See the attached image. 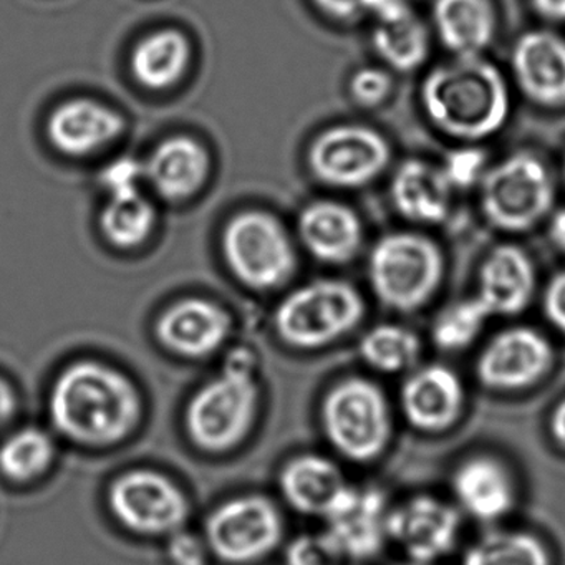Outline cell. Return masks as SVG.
Here are the masks:
<instances>
[{"mask_svg":"<svg viewBox=\"0 0 565 565\" xmlns=\"http://www.w3.org/2000/svg\"><path fill=\"white\" fill-rule=\"evenodd\" d=\"M390 502L382 489L350 484L323 515L327 537L343 561L366 562L379 557L388 544Z\"/></svg>","mask_w":565,"mask_h":565,"instance_id":"obj_14","label":"cell"},{"mask_svg":"<svg viewBox=\"0 0 565 565\" xmlns=\"http://www.w3.org/2000/svg\"><path fill=\"white\" fill-rule=\"evenodd\" d=\"M284 519L264 495L230 499L207 515L204 541L214 557L246 565L269 555L282 541Z\"/></svg>","mask_w":565,"mask_h":565,"instance_id":"obj_9","label":"cell"},{"mask_svg":"<svg viewBox=\"0 0 565 565\" xmlns=\"http://www.w3.org/2000/svg\"><path fill=\"white\" fill-rule=\"evenodd\" d=\"M363 0H316V4L322 9L330 18L340 19V21H349L362 14Z\"/></svg>","mask_w":565,"mask_h":565,"instance_id":"obj_40","label":"cell"},{"mask_svg":"<svg viewBox=\"0 0 565 565\" xmlns=\"http://www.w3.org/2000/svg\"><path fill=\"white\" fill-rule=\"evenodd\" d=\"M157 221L153 204L141 193L110 198L102 211L105 237L118 247H137L150 236Z\"/></svg>","mask_w":565,"mask_h":565,"instance_id":"obj_31","label":"cell"},{"mask_svg":"<svg viewBox=\"0 0 565 565\" xmlns=\"http://www.w3.org/2000/svg\"><path fill=\"white\" fill-rule=\"evenodd\" d=\"M388 542L406 561L433 565L448 557L461 537L462 514L455 502L435 494H415L390 505Z\"/></svg>","mask_w":565,"mask_h":565,"instance_id":"obj_12","label":"cell"},{"mask_svg":"<svg viewBox=\"0 0 565 565\" xmlns=\"http://www.w3.org/2000/svg\"><path fill=\"white\" fill-rule=\"evenodd\" d=\"M350 95L363 108H375L385 104L393 92V81L382 68L366 67L350 78Z\"/></svg>","mask_w":565,"mask_h":565,"instance_id":"obj_35","label":"cell"},{"mask_svg":"<svg viewBox=\"0 0 565 565\" xmlns=\"http://www.w3.org/2000/svg\"><path fill=\"white\" fill-rule=\"evenodd\" d=\"M519 90L545 108L565 105V39L548 31H531L518 39L511 57Z\"/></svg>","mask_w":565,"mask_h":565,"instance_id":"obj_17","label":"cell"},{"mask_svg":"<svg viewBox=\"0 0 565 565\" xmlns=\"http://www.w3.org/2000/svg\"><path fill=\"white\" fill-rule=\"evenodd\" d=\"M548 239L565 254V210L557 211L548 223Z\"/></svg>","mask_w":565,"mask_h":565,"instance_id":"obj_44","label":"cell"},{"mask_svg":"<svg viewBox=\"0 0 565 565\" xmlns=\"http://www.w3.org/2000/svg\"><path fill=\"white\" fill-rule=\"evenodd\" d=\"M170 537L168 555L174 565H206L210 548L204 539L183 529L174 532Z\"/></svg>","mask_w":565,"mask_h":565,"instance_id":"obj_37","label":"cell"},{"mask_svg":"<svg viewBox=\"0 0 565 565\" xmlns=\"http://www.w3.org/2000/svg\"><path fill=\"white\" fill-rule=\"evenodd\" d=\"M280 492L296 511L323 518L349 489L340 466L322 455H300L284 466Z\"/></svg>","mask_w":565,"mask_h":565,"instance_id":"obj_22","label":"cell"},{"mask_svg":"<svg viewBox=\"0 0 565 565\" xmlns=\"http://www.w3.org/2000/svg\"><path fill=\"white\" fill-rule=\"evenodd\" d=\"M362 9L363 12L375 15L379 24L399 21L413 14L408 0H363Z\"/></svg>","mask_w":565,"mask_h":565,"instance_id":"obj_39","label":"cell"},{"mask_svg":"<svg viewBox=\"0 0 565 565\" xmlns=\"http://www.w3.org/2000/svg\"><path fill=\"white\" fill-rule=\"evenodd\" d=\"M124 130V117L92 98L58 105L47 121L49 140L68 157L94 154L114 143Z\"/></svg>","mask_w":565,"mask_h":565,"instance_id":"obj_19","label":"cell"},{"mask_svg":"<svg viewBox=\"0 0 565 565\" xmlns=\"http://www.w3.org/2000/svg\"><path fill=\"white\" fill-rule=\"evenodd\" d=\"M551 340L532 327L495 333L476 359V380L495 393H521L537 386L554 369Z\"/></svg>","mask_w":565,"mask_h":565,"instance_id":"obj_13","label":"cell"},{"mask_svg":"<svg viewBox=\"0 0 565 565\" xmlns=\"http://www.w3.org/2000/svg\"><path fill=\"white\" fill-rule=\"evenodd\" d=\"M108 504L117 521L143 535L174 534L190 515L183 489L151 469H134L118 476L108 489Z\"/></svg>","mask_w":565,"mask_h":565,"instance_id":"obj_10","label":"cell"},{"mask_svg":"<svg viewBox=\"0 0 565 565\" xmlns=\"http://www.w3.org/2000/svg\"><path fill=\"white\" fill-rule=\"evenodd\" d=\"M223 253L234 276L254 289H274L296 269V250L282 224L267 213L247 211L227 223Z\"/></svg>","mask_w":565,"mask_h":565,"instance_id":"obj_8","label":"cell"},{"mask_svg":"<svg viewBox=\"0 0 565 565\" xmlns=\"http://www.w3.org/2000/svg\"><path fill=\"white\" fill-rule=\"evenodd\" d=\"M373 47L379 57L396 72H413L425 64L429 54V35L415 14L376 25Z\"/></svg>","mask_w":565,"mask_h":565,"instance_id":"obj_30","label":"cell"},{"mask_svg":"<svg viewBox=\"0 0 565 565\" xmlns=\"http://www.w3.org/2000/svg\"><path fill=\"white\" fill-rule=\"evenodd\" d=\"M544 316L555 330L565 335V270L555 274L544 290Z\"/></svg>","mask_w":565,"mask_h":565,"instance_id":"obj_38","label":"cell"},{"mask_svg":"<svg viewBox=\"0 0 565 565\" xmlns=\"http://www.w3.org/2000/svg\"><path fill=\"white\" fill-rule=\"evenodd\" d=\"M145 178L143 164L134 158H118L102 171L100 181L110 198L140 193V181Z\"/></svg>","mask_w":565,"mask_h":565,"instance_id":"obj_36","label":"cell"},{"mask_svg":"<svg viewBox=\"0 0 565 565\" xmlns=\"http://www.w3.org/2000/svg\"><path fill=\"white\" fill-rule=\"evenodd\" d=\"M392 147L365 125H335L322 131L309 150V164L320 183L333 188H360L388 168Z\"/></svg>","mask_w":565,"mask_h":565,"instance_id":"obj_11","label":"cell"},{"mask_svg":"<svg viewBox=\"0 0 565 565\" xmlns=\"http://www.w3.org/2000/svg\"><path fill=\"white\" fill-rule=\"evenodd\" d=\"M287 565H342L343 557L326 532L303 534L290 542L286 552Z\"/></svg>","mask_w":565,"mask_h":565,"instance_id":"obj_34","label":"cell"},{"mask_svg":"<svg viewBox=\"0 0 565 565\" xmlns=\"http://www.w3.org/2000/svg\"><path fill=\"white\" fill-rule=\"evenodd\" d=\"M231 317L210 300L191 297L161 313L157 335L170 352L188 359L213 355L230 339Z\"/></svg>","mask_w":565,"mask_h":565,"instance_id":"obj_18","label":"cell"},{"mask_svg":"<svg viewBox=\"0 0 565 565\" xmlns=\"http://www.w3.org/2000/svg\"><path fill=\"white\" fill-rule=\"evenodd\" d=\"M554 203V181L534 154H511L486 171L481 211L495 230L524 233L541 223Z\"/></svg>","mask_w":565,"mask_h":565,"instance_id":"obj_7","label":"cell"},{"mask_svg":"<svg viewBox=\"0 0 565 565\" xmlns=\"http://www.w3.org/2000/svg\"><path fill=\"white\" fill-rule=\"evenodd\" d=\"M489 317L491 313L478 297L452 303L433 323V342L443 352H462L476 342Z\"/></svg>","mask_w":565,"mask_h":565,"instance_id":"obj_32","label":"cell"},{"mask_svg":"<svg viewBox=\"0 0 565 565\" xmlns=\"http://www.w3.org/2000/svg\"><path fill=\"white\" fill-rule=\"evenodd\" d=\"M18 395H15L11 383L6 382L4 379H0V429L12 422L15 413H18Z\"/></svg>","mask_w":565,"mask_h":565,"instance_id":"obj_42","label":"cell"},{"mask_svg":"<svg viewBox=\"0 0 565 565\" xmlns=\"http://www.w3.org/2000/svg\"><path fill=\"white\" fill-rule=\"evenodd\" d=\"M365 317L362 294L343 280H316L290 292L276 310L280 339L300 350H317L352 332Z\"/></svg>","mask_w":565,"mask_h":565,"instance_id":"obj_6","label":"cell"},{"mask_svg":"<svg viewBox=\"0 0 565 565\" xmlns=\"http://www.w3.org/2000/svg\"><path fill=\"white\" fill-rule=\"evenodd\" d=\"M422 107L436 130L476 143L504 127L511 97L501 72L482 55L456 57L426 75Z\"/></svg>","mask_w":565,"mask_h":565,"instance_id":"obj_2","label":"cell"},{"mask_svg":"<svg viewBox=\"0 0 565 565\" xmlns=\"http://www.w3.org/2000/svg\"><path fill=\"white\" fill-rule=\"evenodd\" d=\"M441 171L452 190H469L484 177L486 153L476 147L456 148L445 158Z\"/></svg>","mask_w":565,"mask_h":565,"instance_id":"obj_33","label":"cell"},{"mask_svg":"<svg viewBox=\"0 0 565 565\" xmlns=\"http://www.w3.org/2000/svg\"><path fill=\"white\" fill-rule=\"evenodd\" d=\"M535 292V267L514 244L492 249L479 270L478 299L492 316H518Z\"/></svg>","mask_w":565,"mask_h":565,"instance_id":"obj_20","label":"cell"},{"mask_svg":"<svg viewBox=\"0 0 565 565\" xmlns=\"http://www.w3.org/2000/svg\"><path fill=\"white\" fill-rule=\"evenodd\" d=\"M433 21L439 41L456 57H479L495 34L489 0H435Z\"/></svg>","mask_w":565,"mask_h":565,"instance_id":"obj_25","label":"cell"},{"mask_svg":"<svg viewBox=\"0 0 565 565\" xmlns=\"http://www.w3.org/2000/svg\"><path fill=\"white\" fill-rule=\"evenodd\" d=\"M451 191L441 168L423 160L399 164L392 181V201L405 220L419 224H438L448 217Z\"/></svg>","mask_w":565,"mask_h":565,"instance_id":"obj_24","label":"cell"},{"mask_svg":"<svg viewBox=\"0 0 565 565\" xmlns=\"http://www.w3.org/2000/svg\"><path fill=\"white\" fill-rule=\"evenodd\" d=\"M191 62V44L183 32L168 29L147 35L131 54V72L138 84L164 90L181 81Z\"/></svg>","mask_w":565,"mask_h":565,"instance_id":"obj_26","label":"cell"},{"mask_svg":"<svg viewBox=\"0 0 565 565\" xmlns=\"http://www.w3.org/2000/svg\"><path fill=\"white\" fill-rule=\"evenodd\" d=\"M210 157L200 141L173 137L161 141L145 164V178L164 200L193 196L207 178Z\"/></svg>","mask_w":565,"mask_h":565,"instance_id":"obj_23","label":"cell"},{"mask_svg":"<svg viewBox=\"0 0 565 565\" xmlns=\"http://www.w3.org/2000/svg\"><path fill=\"white\" fill-rule=\"evenodd\" d=\"M363 362L383 375L412 372L422 356V340L413 330L396 323H379L360 339Z\"/></svg>","mask_w":565,"mask_h":565,"instance_id":"obj_28","label":"cell"},{"mask_svg":"<svg viewBox=\"0 0 565 565\" xmlns=\"http://www.w3.org/2000/svg\"><path fill=\"white\" fill-rule=\"evenodd\" d=\"M299 234L303 246L327 264H345L359 254L363 224L355 211L337 201H316L300 213Z\"/></svg>","mask_w":565,"mask_h":565,"instance_id":"obj_21","label":"cell"},{"mask_svg":"<svg viewBox=\"0 0 565 565\" xmlns=\"http://www.w3.org/2000/svg\"><path fill=\"white\" fill-rule=\"evenodd\" d=\"M459 565H555L547 542L525 529H491L476 539Z\"/></svg>","mask_w":565,"mask_h":565,"instance_id":"obj_27","label":"cell"},{"mask_svg":"<svg viewBox=\"0 0 565 565\" xmlns=\"http://www.w3.org/2000/svg\"><path fill=\"white\" fill-rule=\"evenodd\" d=\"M402 565H419V564H413V562L406 561L405 564H402Z\"/></svg>","mask_w":565,"mask_h":565,"instance_id":"obj_45","label":"cell"},{"mask_svg":"<svg viewBox=\"0 0 565 565\" xmlns=\"http://www.w3.org/2000/svg\"><path fill=\"white\" fill-rule=\"evenodd\" d=\"M403 419L423 435H441L461 422L466 386L445 363H428L408 372L398 393Z\"/></svg>","mask_w":565,"mask_h":565,"instance_id":"obj_15","label":"cell"},{"mask_svg":"<svg viewBox=\"0 0 565 565\" xmlns=\"http://www.w3.org/2000/svg\"><path fill=\"white\" fill-rule=\"evenodd\" d=\"M445 277V256L435 241L416 233L386 234L370 253L369 279L376 299L412 313L429 302Z\"/></svg>","mask_w":565,"mask_h":565,"instance_id":"obj_5","label":"cell"},{"mask_svg":"<svg viewBox=\"0 0 565 565\" xmlns=\"http://www.w3.org/2000/svg\"><path fill=\"white\" fill-rule=\"evenodd\" d=\"M564 178H565V161H564Z\"/></svg>","mask_w":565,"mask_h":565,"instance_id":"obj_46","label":"cell"},{"mask_svg":"<svg viewBox=\"0 0 565 565\" xmlns=\"http://www.w3.org/2000/svg\"><path fill=\"white\" fill-rule=\"evenodd\" d=\"M256 359L246 349L227 356L223 372L204 383L186 409V428L198 448L223 452L246 439L259 412Z\"/></svg>","mask_w":565,"mask_h":565,"instance_id":"obj_3","label":"cell"},{"mask_svg":"<svg viewBox=\"0 0 565 565\" xmlns=\"http://www.w3.org/2000/svg\"><path fill=\"white\" fill-rule=\"evenodd\" d=\"M532 6L537 14L548 21H565V0H532Z\"/></svg>","mask_w":565,"mask_h":565,"instance_id":"obj_43","label":"cell"},{"mask_svg":"<svg viewBox=\"0 0 565 565\" xmlns=\"http://www.w3.org/2000/svg\"><path fill=\"white\" fill-rule=\"evenodd\" d=\"M449 488L461 514L482 524H498L519 501L514 472L504 459L489 452L461 459L449 476Z\"/></svg>","mask_w":565,"mask_h":565,"instance_id":"obj_16","label":"cell"},{"mask_svg":"<svg viewBox=\"0 0 565 565\" xmlns=\"http://www.w3.org/2000/svg\"><path fill=\"white\" fill-rule=\"evenodd\" d=\"M548 436L562 451H565V396L555 403L547 422Z\"/></svg>","mask_w":565,"mask_h":565,"instance_id":"obj_41","label":"cell"},{"mask_svg":"<svg viewBox=\"0 0 565 565\" xmlns=\"http://www.w3.org/2000/svg\"><path fill=\"white\" fill-rule=\"evenodd\" d=\"M52 425L64 438L87 448H108L138 428L143 402L120 370L81 360L62 370L49 395Z\"/></svg>","mask_w":565,"mask_h":565,"instance_id":"obj_1","label":"cell"},{"mask_svg":"<svg viewBox=\"0 0 565 565\" xmlns=\"http://www.w3.org/2000/svg\"><path fill=\"white\" fill-rule=\"evenodd\" d=\"M323 435L347 461H376L395 436L392 403L385 390L365 376H347L330 386L320 406Z\"/></svg>","mask_w":565,"mask_h":565,"instance_id":"obj_4","label":"cell"},{"mask_svg":"<svg viewBox=\"0 0 565 565\" xmlns=\"http://www.w3.org/2000/svg\"><path fill=\"white\" fill-rule=\"evenodd\" d=\"M55 458V443L45 429L25 426L0 445V472L15 482L44 475Z\"/></svg>","mask_w":565,"mask_h":565,"instance_id":"obj_29","label":"cell"}]
</instances>
